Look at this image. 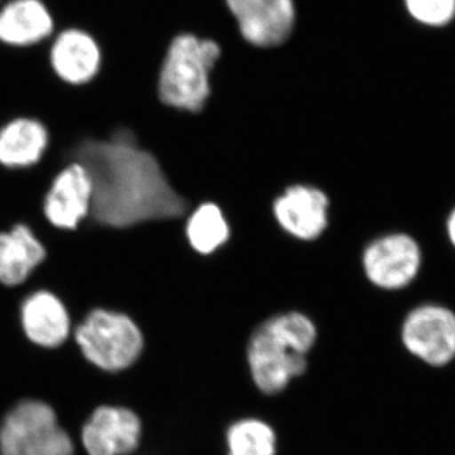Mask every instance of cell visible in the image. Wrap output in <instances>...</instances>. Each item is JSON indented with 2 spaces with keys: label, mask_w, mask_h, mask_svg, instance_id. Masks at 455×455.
I'll return each mask as SVG.
<instances>
[{
  "label": "cell",
  "mask_w": 455,
  "mask_h": 455,
  "mask_svg": "<svg viewBox=\"0 0 455 455\" xmlns=\"http://www.w3.org/2000/svg\"><path fill=\"white\" fill-rule=\"evenodd\" d=\"M92 181V212L101 226L128 228L148 220H173L187 203L171 188L160 164L127 131L108 140H84L73 151Z\"/></svg>",
  "instance_id": "1"
},
{
  "label": "cell",
  "mask_w": 455,
  "mask_h": 455,
  "mask_svg": "<svg viewBox=\"0 0 455 455\" xmlns=\"http://www.w3.org/2000/svg\"><path fill=\"white\" fill-rule=\"evenodd\" d=\"M315 340V325L304 314H281L260 324L247 349L256 387L265 395L283 392L307 371V353Z\"/></svg>",
  "instance_id": "2"
},
{
  "label": "cell",
  "mask_w": 455,
  "mask_h": 455,
  "mask_svg": "<svg viewBox=\"0 0 455 455\" xmlns=\"http://www.w3.org/2000/svg\"><path fill=\"white\" fill-rule=\"evenodd\" d=\"M220 44L180 35L171 42L158 80V94L166 106L200 112L211 95L209 76L220 57Z\"/></svg>",
  "instance_id": "3"
},
{
  "label": "cell",
  "mask_w": 455,
  "mask_h": 455,
  "mask_svg": "<svg viewBox=\"0 0 455 455\" xmlns=\"http://www.w3.org/2000/svg\"><path fill=\"white\" fill-rule=\"evenodd\" d=\"M75 341L90 366L119 374L142 355L145 340L139 325L125 314L97 309L75 331Z\"/></svg>",
  "instance_id": "4"
},
{
  "label": "cell",
  "mask_w": 455,
  "mask_h": 455,
  "mask_svg": "<svg viewBox=\"0 0 455 455\" xmlns=\"http://www.w3.org/2000/svg\"><path fill=\"white\" fill-rule=\"evenodd\" d=\"M77 447L44 401L23 398L0 421V455H76Z\"/></svg>",
  "instance_id": "5"
},
{
  "label": "cell",
  "mask_w": 455,
  "mask_h": 455,
  "mask_svg": "<svg viewBox=\"0 0 455 455\" xmlns=\"http://www.w3.org/2000/svg\"><path fill=\"white\" fill-rule=\"evenodd\" d=\"M401 340L410 355L431 367H445L455 359V313L445 305H419L407 314Z\"/></svg>",
  "instance_id": "6"
},
{
  "label": "cell",
  "mask_w": 455,
  "mask_h": 455,
  "mask_svg": "<svg viewBox=\"0 0 455 455\" xmlns=\"http://www.w3.org/2000/svg\"><path fill=\"white\" fill-rule=\"evenodd\" d=\"M142 436V419L132 407L100 405L83 424L79 442L86 455H132Z\"/></svg>",
  "instance_id": "7"
},
{
  "label": "cell",
  "mask_w": 455,
  "mask_h": 455,
  "mask_svg": "<svg viewBox=\"0 0 455 455\" xmlns=\"http://www.w3.org/2000/svg\"><path fill=\"white\" fill-rule=\"evenodd\" d=\"M421 265L420 245L405 233L382 236L364 251V271L371 283L379 289H405L418 277Z\"/></svg>",
  "instance_id": "8"
},
{
  "label": "cell",
  "mask_w": 455,
  "mask_h": 455,
  "mask_svg": "<svg viewBox=\"0 0 455 455\" xmlns=\"http://www.w3.org/2000/svg\"><path fill=\"white\" fill-rule=\"evenodd\" d=\"M245 41L257 47H275L291 35L295 23L292 0H227Z\"/></svg>",
  "instance_id": "9"
},
{
  "label": "cell",
  "mask_w": 455,
  "mask_h": 455,
  "mask_svg": "<svg viewBox=\"0 0 455 455\" xmlns=\"http://www.w3.org/2000/svg\"><path fill=\"white\" fill-rule=\"evenodd\" d=\"M92 197L88 172L74 161L53 181L44 199V215L57 228L75 229L92 212Z\"/></svg>",
  "instance_id": "10"
},
{
  "label": "cell",
  "mask_w": 455,
  "mask_h": 455,
  "mask_svg": "<svg viewBox=\"0 0 455 455\" xmlns=\"http://www.w3.org/2000/svg\"><path fill=\"white\" fill-rule=\"evenodd\" d=\"M329 200L315 188L296 185L287 188L274 204L275 217L290 235L313 241L328 226Z\"/></svg>",
  "instance_id": "11"
},
{
  "label": "cell",
  "mask_w": 455,
  "mask_h": 455,
  "mask_svg": "<svg viewBox=\"0 0 455 455\" xmlns=\"http://www.w3.org/2000/svg\"><path fill=\"white\" fill-rule=\"evenodd\" d=\"M50 61L60 79L71 85H82L92 82L100 70V46L83 29H65L53 40Z\"/></svg>",
  "instance_id": "12"
},
{
  "label": "cell",
  "mask_w": 455,
  "mask_h": 455,
  "mask_svg": "<svg viewBox=\"0 0 455 455\" xmlns=\"http://www.w3.org/2000/svg\"><path fill=\"white\" fill-rule=\"evenodd\" d=\"M20 322L28 340L41 348H59L70 335L68 310L51 292L38 291L28 296L20 309Z\"/></svg>",
  "instance_id": "13"
},
{
  "label": "cell",
  "mask_w": 455,
  "mask_h": 455,
  "mask_svg": "<svg viewBox=\"0 0 455 455\" xmlns=\"http://www.w3.org/2000/svg\"><path fill=\"white\" fill-rule=\"evenodd\" d=\"M55 28L50 9L41 0H11L0 9V42L28 47L49 38Z\"/></svg>",
  "instance_id": "14"
},
{
  "label": "cell",
  "mask_w": 455,
  "mask_h": 455,
  "mask_svg": "<svg viewBox=\"0 0 455 455\" xmlns=\"http://www.w3.org/2000/svg\"><path fill=\"white\" fill-rule=\"evenodd\" d=\"M44 257L46 250L28 227L20 224L11 232L0 233V283L7 286L25 283Z\"/></svg>",
  "instance_id": "15"
},
{
  "label": "cell",
  "mask_w": 455,
  "mask_h": 455,
  "mask_svg": "<svg viewBox=\"0 0 455 455\" xmlns=\"http://www.w3.org/2000/svg\"><path fill=\"white\" fill-rule=\"evenodd\" d=\"M49 143L42 123L20 118L0 130V164L9 169H22L38 163Z\"/></svg>",
  "instance_id": "16"
},
{
  "label": "cell",
  "mask_w": 455,
  "mask_h": 455,
  "mask_svg": "<svg viewBox=\"0 0 455 455\" xmlns=\"http://www.w3.org/2000/svg\"><path fill=\"white\" fill-rule=\"evenodd\" d=\"M227 455H276V433L271 425L256 418H245L228 427Z\"/></svg>",
  "instance_id": "17"
},
{
  "label": "cell",
  "mask_w": 455,
  "mask_h": 455,
  "mask_svg": "<svg viewBox=\"0 0 455 455\" xmlns=\"http://www.w3.org/2000/svg\"><path fill=\"white\" fill-rule=\"evenodd\" d=\"M187 235L196 252L211 254L229 238V227L220 206L212 203L200 205L188 218Z\"/></svg>",
  "instance_id": "18"
},
{
  "label": "cell",
  "mask_w": 455,
  "mask_h": 455,
  "mask_svg": "<svg viewBox=\"0 0 455 455\" xmlns=\"http://www.w3.org/2000/svg\"><path fill=\"white\" fill-rule=\"evenodd\" d=\"M407 11L427 26H444L455 17V0H405Z\"/></svg>",
  "instance_id": "19"
},
{
  "label": "cell",
  "mask_w": 455,
  "mask_h": 455,
  "mask_svg": "<svg viewBox=\"0 0 455 455\" xmlns=\"http://www.w3.org/2000/svg\"><path fill=\"white\" fill-rule=\"evenodd\" d=\"M447 235L449 242L455 248V208L448 215L447 220Z\"/></svg>",
  "instance_id": "20"
}]
</instances>
